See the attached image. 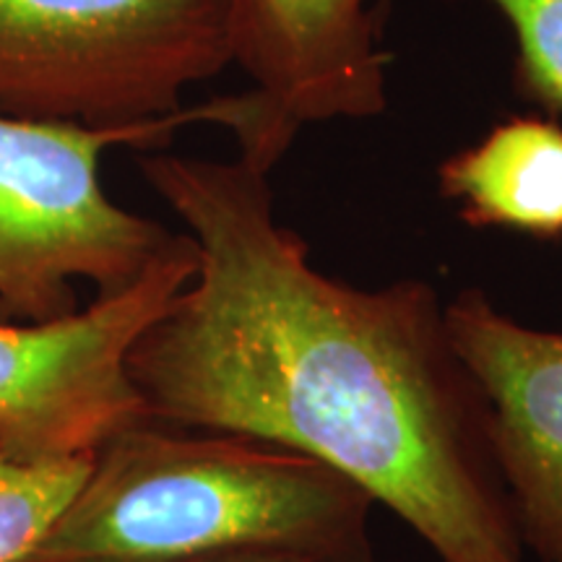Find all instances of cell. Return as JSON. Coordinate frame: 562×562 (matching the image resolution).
<instances>
[{
	"label": "cell",
	"mask_w": 562,
	"mask_h": 562,
	"mask_svg": "<svg viewBox=\"0 0 562 562\" xmlns=\"http://www.w3.org/2000/svg\"><path fill=\"white\" fill-rule=\"evenodd\" d=\"M440 193L476 229L562 235V128L542 117H510L480 144L446 159Z\"/></svg>",
	"instance_id": "8"
},
{
	"label": "cell",
	"mask_w": 562,
	"mask_h": 562,
	"mask_svg": "<svg viewBox=\"0 0 562 562\" xmlns=\"http://www.w3.org/2000/svg\"><path fill=\"white\" fill-rule=\"evenodd\" d=\"M508 19L518 47V87L562 112V0H490Z\"/></svg>",
	"instance_id": "10"
},
{
	"label": "cell",
	"mask_w": 562,
	"mask_h": 562,
	"mask_svg": "<svg viewBox=\"0 0 562 562\" xmlns=\"http://www.w3.org/2000/svg\"><path fill=\"white\" fill-rule=\"evenodd\" d=\"M199 269L128 355L151 419L292 448L396 513L438 562H526L480 389L432 284L362 290L311 263L269 172L151 154Z\"/></svg>",
	"instance_id": "1"
},
{
	"label": "cell",
	"mask_w": 562,
	"mask_h": 562,
	"mask_svg": "<svg viewBox=\"0 0 562 562\" xmlns=\"http://www.w3.org/2000/svg\"><path fill=\"white\" fill-rule=\"evenodd\" d=\"M229 58L252 87L214 97V125L269 172L305 125L389 108L391 55L372 0H227Z\"/></svg>",
	"instance_id": "6"
},
{
	"label": "cell",
	"mask_w": 562,
	"mask_h": 562,
	"mask_svg": "<svg viewBox=\"0 0 562 562\" xmlns=\"http://www.w3.org/2000/svg\"><path fill=\"white\" fill-rule=\"evenodd\" d=\"M94 456L21 459L0 451V562H21L87 480Z\"/></svg>",
	"instance_id": "9"
},
{
	"label": "cell",
	"mask_w": 562,
	"mask_h": 562,
	"mask_svg": "<svg viewBox=\"0 0 562 562\" xmlns=\"http://www.w3.org/2000/svg\"><path fill=\"white\" fill-rule=\"evenodd\" d=\"M191 123H209L206 102L104 128L0 115V323L66 318L81 307V281L115 294L144 277L175 232L112 201L102 159Z\"/></svg>",
	"instance_id": "3"
},
{
	"label": "cell",
	"mask_w": 562,
	"mask_h": 562,
	"mask_svg": "<svg viewBox=\"0 0 562 562\" xmlns=\"http://www.w3.org/2000/svg\"><path fill=\"white\" fill-rule=\"evenodd\" d=\"M229 63L227 0H0V115L154 121Z\"/></svg>",
	"instance_id": "4"
},
{
	"label": "cell",
	"mask_w": 562,
	"mask_h": 562,
	"mask_svg": "<svg viewBox=\"0 0 562 562\" xmlns=\"http://www.w3.org/2000/svg\"><path fill=\"white\" fill-rule=\"evenodd\" d=\"M199 269L188 232L128 290L47 323H0V451L21 459L94 456L149 414L128 375L138 336Z\"/></svg>",
	"instance_id": "5"
},
{
	"label": "cell",
	"mask_w": 562,
	"mask_h": 562,
	"mask_svg": "<svg viewBox=\"0 0 562 562\" xmlns=\"http://www.w3.org/2000/svg\"><path fill=\"white\" fill-rule=\"evenodd\" d=\"M446 326L487 404L492 459L524 550L562 562V331L524 326L482 290L456 294Z\"/></svg>",
	"instance_id": "7"
},
{
	"label": "cell",
	"mask_w": 562,
	"mask_h": 562,
	"mask_svg": "<svg viewBox=\"0 0 562 562\" xmlns=\"http://www.w3.org/2000/svg\"><path fill=\"white\" fill-rule=\"evenodd\" d=\"M372 505L292 448L146 417L94 453L21 562H372Z\"/></svg>",
	"instance_id": "2"
},
{
	"label": "cell",
	"mask_w": 562,
	"mask_h": 562,
	"mask_svg": "<svg viewBox=\"0 0 562 562\" xmlns=\"http://www.w3.org/2000/svg\"><path fill=\"white\" fill-rule=\"evenodd\" d=\"M372 562H378V560H372Z\"/></svg>",
	"instance_id": "11"
}]
</instances>
